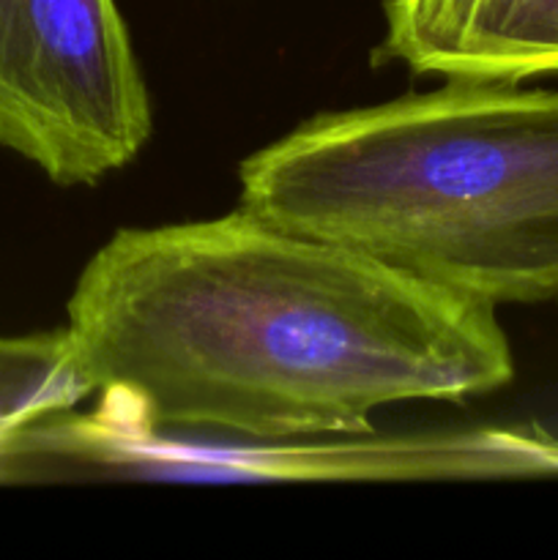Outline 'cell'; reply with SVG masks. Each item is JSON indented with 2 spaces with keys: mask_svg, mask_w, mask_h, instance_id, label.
Here are the masks:
<instances>
[{
  "mask_svg": "<svg viewBox=\"0 0 558 560\" xmlns=\"http://www.w3.org/2000/svg\"><path fill=\"white\" fill-rule=\"evenodd\" d=\"M66 315L98 408L186 435H364L383 408L514 375L496 306L244 208L115 233Z\"/></svg>",
  "mask_w": 558,
  "mask_h": 560,
  "instance_id": "6da1fadb",
  "label": "cell"
},
{
  "mask_svg": "<svg viewBox=\"0 0 558 560\" xmlns=\"http://www.w3.org/2000/svg\"><path fill=\"white\" fill-rule=\"evenodd\" d=\"M239 208L481 304L558 299V91L446 80L304 120Z\"/></svg>",
  "mask_w": 558,
  "mask_h": 560,
  "instance_id": "7a4b0ae2",
  "label": "cell"
},
{
  "mask_svg": "<svg viewBox=\"0 0 558 560\" xmlns=\"http://www.w3.org/2000/svg\"><path fill=\"white\" fill-rule=\"evenodd\" d=\"M558 476V441L542 430L468 427L414 435L200 443L131 424L96 405L27 424L11 443L14 481H397Z\"/></svg>",
  "mask_w": 558,
  "mask_h": 560,
  "instance_id": "3957f363",
  "label": "cell"
},
{
  "mask_svg": "<svg viewBox=\"0 0 558 560\" xmlns=\"http://www.w3.org/2000/svg\"><path fill=\"white\" fill-rule=\"evenodd\" d=\"M151 96L115 0H0V145L93 186L148 145Z\"/></svg>",
  "mask_w": 558,
  "mask_h": 560,
  "instance_id": "277c9868",
  "label": "cell"
},
{
  "mask_svg": "<svg viewBox=\"0 0 558 560\" xmlns=\"http://www.w3.org/2000/svg\"><path fill=\"white\" fill-rule=\"evenodd\" d=\"M375 58L414 74L523 82L558 74V0H386Z\"/></svg>",
  "mask_w": 558,
  "mask_h": 560,
  "instance_id": "5b68a950",
  "label": "cell"
},
{
  "mask_svg": "<svg viewBox=\"0 0 558 560\" xmlns=\"http://www.w3.org/2000/svg\"><path fill=\"white\" fill-rule=\"evenodd\" d=\"M91 397L71 353L66 328L0 337V485L14 438L44 416L71 410Z\"/></svg>",
  "mask_w": 558,
  "mask_h": 560,
  "instance_id": "8992f818",
  "label": "cell"
}]
</instances>
